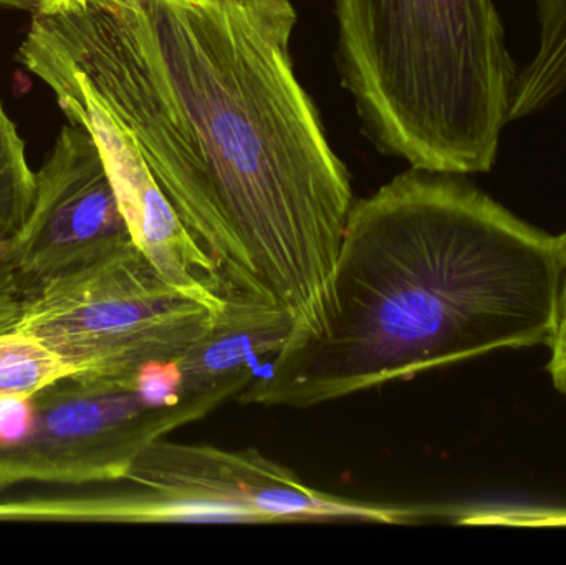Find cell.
<instances>
[{"label":"cell","mask_w":566,"mask_h":565,"mask_svg":"<svg viewBox=\"0 0 566 565\" xmlns=\"http://www.w3.org/2000/svg\"><path fill=\"white\" fill-rule=\"evenodd\" d=\"M343 80L376 145L412 169L489 172L517 69L494 0H336Z\"/></svg>","instance_id":"3"},{"label":"cell","mask_w":566,"mask_h":565,"mask_svg":"<svg viewBox=\"0 0 566 565\" xmlns=\"http://www.w3.org/2000/svg\"><path fill=\"white\" fill-rule=\"evenodd\" d=\"M86 516L92 524H415L431 517L432 511L323 493L261 451H231L163 438L133 461L122 480L98 484L90 493Z\"/></svg>","instance_id":"5"},{"label":"cell","mask_w":566,"mask_h":565,"mask_svg":"<svg viewBox=\"0 0 566 565\" xmlns=\"http://www.w3.org/2000/svg\"><path fill=\"white\" fill-rule=\"evenodd\" d=\"M19 284L15 264L7 244L0 245V295L7 294Z\"/></svg>","instance_id":"15"},{"label":"cell","mask_w":566,"mask_h":565,"mask_svg":"<svg viewBox=\"0 0 566 565\" xmlns=\"http://www.w3.org/2000/svg\"><path fill=\"white\" fill-rule=\"evenodd\" d=\"M25 69L55 93L69 122L95 138L136 248L172 287L221 314L226 301L211 259L192 239L132 135L75 76L46 63H27Z\"/></svg>","instance_id":"8"},{"label":"cell","mask_w":566,"mask_h":565,"mask_svg":"<svg viewBox=\"0 0 566 565\" xmlns=\"http://www.w3.org/2000/svg\"><path fill=\"white\" fill-rule=\"evenodd\" d=\"M40 6H42V0H0V7L25 10V12L33 13V15L39 13Z\"/></svg>","instance_id":"17"},{"label":"cell","mask_w":566,"mask_h":565,"mask_svg":"<svg viewBox=\"0 0 566 565\" xmlns=\"http://www.w3.org/2000/svg\"><path fill=\"white\" fill-rule=\"evenodd\" d=\"M216 317L172 287L135 242L0 295V331L42 342L75 375L109 380H136L148 365L175 360Z\"/></svg>","instance_id":"4"},{"label":"cell","mask_w":566,"mask_h":565,"mask_svg":"<svg viewBox=\"0 0 566 565\" xmlns=\"http://www.w3.org/2000/svg\"><path fill=\"white\" fill-rule=\"evenodd\" d=\"M224 301L208 334L175 358L185 397L258 374L259 358L275 357L295 335V321L285 312L245 299Z\"/></svg>","instance_id":"9"},{"label":"cell","mask_w":566,"mask_h":565,"mask_svg":"<svg viewBox=\"0 0 566 565\" xmlns=\"http://www.w3.org/2000/svg\"><path fill=\"white\" fill-rule=\"evenodd\" d=\"M86 0H42L36 15H59L85 9Z\"/></svg>","instance_id":"16"},{"label":"cell","mask_w":566,"mask_h":565,"mask_svg":"<svg viewBox=\"0 0 566 565\" xmlns=\"http://www.w3.org/2000/svg\"><path fill=\"white\" fill-rule=\"evenodd\" d=\"M554 387L566 397V360L560 364L548 365Z\"/></svg>","instance_id":"18"},{"label":"cell","mask_w":566,"mask_h":565,"mask_svg":"<svg viewBox=\"0 0 566 565\" xmlns=\"http://www.w3.org/2000/svg\"><path fill=\"white\" fill-rule=\"evenodd\" d=\"M462 524H507V526H566V513L562 511H514V513H471L459 520Z\"/></svg>","instance_id":"13"},{"label":"cell","mask_w":566,"mask_h":565,"mask_svg":"<svg viewBox=\"0 0 566 565\" xmlns=\"http://www.w3.org/2000/svg\"><path fill=\"white\" fill-rule=\"evenodd\" d=\"M35 192L36 175L27 161L25 143L0 103V245L19 234Z\"/></svg>","instance_id":"12"},{"label":"cell","mask_w":566,"mask_h":565,"mask_svg":"<svg viewBox=\"0 0 566 565\" xmlns=\"http://www.w3.org/2000/svg\"><path fill=\"white\" fill-rule=\"evenodd\" d=\"M560 281L557 236L461 176L411 168L353 202L325 321L292 338L239 401L312 408L548 345Z\"/></svg>","instance_id":"2"},{"label":"cell","mask_w":566,"mask_h":565,"mask_svg":"<svg viewBox=\"0 0 566 565\" xmlns=\"http://www.w3.org/2000/svg\"><path fill=\"white\" fill-rule=\"evenodd\" d=\"M558 258L562 264L560 291H558L557 312H555L554 332L547 347L551 348L548 365L566 360V232L557 236Z\"/></svg>","instance_id":"14"},{"label":"cell","mask_w":566,"mask_h":565,"mask_svg":"<svg viewBox=\"0 0 566 565\" xmlns=\"http://www.w3.org/2000/svg\"><path fill=\"white\" fill-rule=\"evenodd\" d=\"M35 175L32 212L7 244L19 284L66 274L133 242L88 129L63 126Z\"/></svg>","instance_id":"7"},{"label":"cell","mask_w":566,"mask_h":565,"mask_svg":"<svg viewBox=\"0 0 566 565\" xmlns=\"http://www.w3.org/2000/svg\"><path fill=\"white\" fill-rule=\"evenodd\" d=\"M96 2H99V0H86L85 9H86V7L93 6V3H96Z\"/></svg>","instance_id":"19"},{"label":"cell","mask_w":566,"mask_h":565,"mask_svg":"<svg viewBox=\"0 0 566 565\" xmlns=\"http://www.w3.org/2000/svg\"><path fill=\"white\" fill-rule=\"evenodd\" d=\"M75 372L42 342L0 331V405L29 401L49 385Z\"/></svg>","instance_id":"11"},{"label":"cell","mask_w":566,"mask_h":565,"mask_svg":"<svg viewBox=\"0 0 566 565\" xmlns=\"http://www.w3.org/2000/svg\"><path fill=\"white\" fill-rule=\"evenodd\" d=\"M255 374L176 405L151 404L136 380L69 375L27 401L25 423L0 437V491L22 484L75 488L122 480L155 441L238 397Z\"/></svg>","instance_id":"6"},{"label":"cell","mask_w":566,"mask_h":565,"mask_svg":"<svg viewBox=\"0 0 566 565\" xmlns=\"http://www.w3.org/2000/svg\"><path fill=\"white\" fill-rule=\"evenodd\" d=\"M292 0H99L33 15L17 60L75 76L135 139L222 299L318 331L353 208L293 70Z\"/></svg>","instance_id":"1"},{"label":"cell","mask_w":566,"mask_h":565,"mask_svg":"<svg viewBox=\"0 0 566 565\" xmlns=\"http://www.w3.org/2000/svg\"><path fill=\"white\" fill-rule=\"evenodd\" d=\"M537 49L515 79L511 122L544 112L566 92V0H537Z\"/></svg>","instance_id":"10"}]
</instances>
